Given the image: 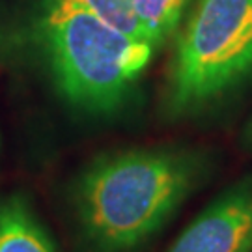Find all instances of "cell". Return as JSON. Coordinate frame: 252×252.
<instances>
[{
	"label": "cell",
	"mask_w": 252,
	"mask_h": 252,
	"mask_svg": "<svg viewBox=\"0 0 252 252\" xmlns=\"http://www.w3.org/2000/svg\"><path fill=\"white\" fill-rule=\"evenodd\" d=\"M43 30L60 90L94 114L122 105L155 49L110 27L81 0H45Z\"/></svg>",
	"instance_id": "7a4b0ae2"
},
{
	"label": "cell",
	"mask_w": 252,
	"mask_h": 252,
	"mask_svg": "<svg viewBox=\"0 0 252 252\" xmlns=\"http://www.w3.org/2000/svg\"><path fill=\"white\" fill-rule=\"evenodd\" d=\"M209 159L187 146L103 153L75 185V211L92 252H133L206 180Z\"/></svg>",
	"instance_id": "6da1fadb"
},
{
	"label": "cell",
	"mask_w": 252,
	"mask_h": 252,
	"mask_svg": "<svg viewBox=\"0 0 252 252\" xmlns=\"http://www.w3.org/2000/svg\"><path fill=\"white\" fill-rule=\"evenodd\" d=\"M88 9H92L97 17H101L110 27L122 30L127 36L148 41L144 32L138 25V19L133 9L131 0H81ZM150 43V41H148Z\"/></svg>",
	"instance_id": "52a82bcc"
},
{
	"label": "cell",
	"mask_w": 252,
	"mask_h": 252,
	"mask_svg": "<svg viewBox=\"0 0 252 252\" xmlns=\"http://www.w3.org/2000/svg\"><path fill=\"white\" fill-rule=\"evenodd\" d=\"M251 79L252 0H196L176 41L168 112H200Z\"/></svg>",
	"instance_id": "3957f363"
},
{
	"label": "cell",
	"mask_w": 252,
	"mask_h": 252,
	"mask_svg": "<svg viewBox=\"0 0 252 252\" xmlns=\"http://www.w3.org/2000/svg\"><path fill=\"white\" fill-rule=\"evenodd\" d=\"M0 252H54L45 230L21 198L0 204Z\"/></svg>",
	"instance_id": "5b68a950"
},
{
	"label": "cell",
	"mask_w": 252,
	"mask_h": 252,
	"mask_svg": "<svg viewBox=\"0 0 252 252\" xmlns=\"http://www.w3.org/2000/svg\"><path fill=\"white\" fill-rule=\"evenodd\" d=\"M245 144L249 146V148H252V120L251 124L245 127Z\"/></svg>",
	"instance_id": "ba28073f"
},
{
	"label": "cell",
	"mask_w": 252,
	"mask_h": 252,
	"mask_svg": "<svg viewBox=\"0 0 252 252\" xmlns=\"http://www.w3.org/2000/svg\"><path fill=\"white\" fill-rule=\"evenodd\" d=\"M166 252H252V176L207 204Z\"/></svg>",
	"instance_id": "277c9868"
},
{
	"label": "cell",
	"mask_w": 252,
	"mask_h": 252,
	"mask_svg": "<svg viewBox=\"0 0 252 252\" xmlns=\"http://www.w3.org/2000/svg\"><path fill=\"white\" fill-rule=\"evenodd\" d=\"M144 37L153 47L162 45L180 27L189 0H131Z\"/></svg>",
	"instance_id": "8992f818"
}]
</instances>
